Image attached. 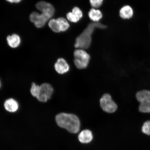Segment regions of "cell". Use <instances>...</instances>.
<instances>
[{
  "mask_svg": "<svg viewBox=\"0 0 150 150\" xmlns=\"http://www.w3.org/2000/svg\"><path fill=\"white\" fill-rule=\"evenodd\" d=\"M55 119L58 126L69 132L76 134L79 132L80 122L77 116L74 114L62 112L56 116Z\"/></svg>",
  "mask_w": 150,
  "mask_h": 150,
  "instance_id": "6da1fadb",
  "label": "cell"
},
{
  "mask_svg": "<svg viewBox=\"0 0 150 150\" xmlns=\"http://www.w3.org/2000/svg\"><path fill=\"white\" fill-rule=\"evenodd\" d=\"M106 26L99 22H92L90 23L83 32L77 38L75 47L78 49H87L91 45V35L96 28L105 29Z\"/></svg>",
  "mask_w": 150,
  "mask_h": 150,
  "instance_id": "7a4b0ae2",
  "label": "cell"
},
{
  "mask_svg": "<svg viewBox=\"0 0 150 150\" xmlns=\"http://www.w3.org/2000/svg\"><path fill=\"white\" fill-rule=\"evenodd\" d=\"M53 91L52 86L47 83H43L39 86L33 83L30 89L31 95L42 102H46L50 99Z\"/></svg>",
  "mask_w": 150,
  "mask_h": 150,
  "instance_id": "3957f363",
  "label": "cell"
},
{
  "mask_svg": "<svg viewBox=\"0 0 150 150\" xmlns=\"http://www.w3.org/2000/svg\"><path fill=\"white\" fill-rule=\"evenodd\" d=\"M74 62L78 69H86L88 65L91 57L85 50L82 49H78L74 52Z\"/></svg>",
  "mask_w": 150,
  "mask_h": 150,
  "instance_id": "277c9868",
  "label": "cell"
},
{
  "mask_svg": "<svg viewBox=\"0 0 150 150\" xmlns=\"http://www.w3.org/2000/svg\"><path fill=\"white\" fill-rule=\"evenodd\" d=\"M100 103L101 108L108 113H113L117 109V105L108 94H105L100 99Z\"/></svg>",
  "mask_w": 150,
  "mask_h": 150,
  "instance_id": "5b68a950",
  "label": "cell"
},
{
  "mask_svg": "<svg viewBox=\"0 0 150 150\" xmlns=\"http://www.w3.org/2000/svg\"><path fill=\"white\" fill-rule=\"evenodd\" d=\"M37 8L41 13L50 19L55 13V9L51 4L45 1H40L36 5Z\"/></svg>",
  "mask_w": 150,
  "mask_h": 150,
  "instance_id": "8992f818",
  "label": "cell"
},
{
  "mask_svg": "<svg viewBox=\"0 0 150 150\" xmlns=\"http://www.w3.org/2000/svg\"><path fill=\"white\" fill-rule=\"evenodd\" d=\"M30 20L37 28L44 27L47 21L49 20L44 15L37 12H33L30 15Z\"/></svg>",
  "mask_w": 150,
  "mask_h": 150,
  "instance_id": "52a82bcc",
  "label": "cell"
},
{
  "mask_svg": "<svg viewBox=\"0 0 150 150\" xmlns=\"http://www.w3.org/2000/svg\"><path fill=\"white\" fill-rule=\"evenodd\" d=\"M55 70L58 74H62L68 72L70 67L66 61L63 58L58 59L54 65Z\"/></svg>",
  "mask_w": 150,
  "mask_h": 150,
  "instance_id": "ba28073f",
  "label": "cell"
},
{
  "mask_svg": "<svg viewBox=\"0 0 150 150\" xmlns=\"http://www.w3.org/2000/svg\"><path fill=\"white\" fill-rule=\"evenodd\" d=\"M92 132L88 129H85L81 132L78 135V139L81 143L88 144L91 142L93 139Z\"/></svg>",
  "mask_w": 150,
  "mask_h": 150,
  "instance_id": "9c48e42d",
  "label": "cell"
},
{
  "mask_svg": "<svg viewBox=\"0 0 150 150\" xmlns=\"http://www.w3.org/2000/svg\"><path fill=\"white\" fill-rule=\"evenodd\" d=\"M119 14L120 17L123 19H130L134 16V9L130 6L125 5L120 10Z\"/></svg>",
  "mask_w": 150,
  "mask_h": 150,
  "instance_id": "30bf717a",
  "label": "cell"
},
{
  "mask_svg": "<svg viewBox=\"0 0 150 150\" xmlns=\"http://www.w3.org/2000/svg\"><path fill=\"white\" fill-rule=\"evenodd\" d=\"M4 106L7 111L11 112H16L19 107L18 102L13 98L7 99L4 103Z\"/></svg>",
  "mask_w": 150,
  "mask_h": 150,
  "instance_id": "8fae6325",
  "label": "cell"
},
{
  "mask_svg": "<svg viewBox=\"0 0 150 150\" xmlns=\"http://www.w3.org/2000/svg\"><path fill=\"white\" fill-rule=\"evenodd\" d=\"M6 40L8 45L12 48L18 47L21 42V39L19 35L16 34L8 35L7 38Z\"/></svg>",
  "mask_w": 150,
  "mask_h": 150,
  "instance_id": "7c38bea8",
  "label": "cell"
},
{
  "mask_svg": "<svg viewBox=\"0 0 150 150\" xmlns=\"http://www.w3.org/2000/svg\"><path fill=\"white\" fill-rule=\"evenodd\" d=\"M137 100L140 103H144L150 104V91L143 90L137 93Z\"/></svg>",
  "mask_w": 150,
  "mask_h": 150,
  "instance_id": "4fadbf2b",
  "label": "cell"
},
{
  "mask_svg": "<svg viewBox=\"0 0 150 150\" xmlns=\"http://www.w3.org/2000/svg\"><path fill=\"white\" fill-rule=\"evenodd\" d=\"M88 16L90 19L93 22H98L103 17V14L101 11L94 8L90 10Z\"/></svg>",
  "mask_w": 150,
  "mask_h": 150,
  "instance_id": "5bb4252c",
  "label": "cell"
},
{
  "mask_svg": "<svg viewBox=\"0 0 150 150\" xmlns=\"http://www.w3.org/2000/svg\"><path fill=\"white\" fill-rule=\"evenodd\" d=\"M56 19L59 24L61 32L66 31L69 29L70 24L66 19L63 18H59Z\"/></svg>",
  "mask_w": 150,
  "mask_h": 150,
  "instance_id": "9a60e30c",
  "label": "cell"
},
{
  "mask_svg": "<svg viewBox=\"0 0 150 150\" xmlns=\"http://www.w3.org/2000/svg\"><path fill=\"white\" fill-rule=\"evenodd\" d=\"M48 25L54 32L59 33L61 32L57 19H52L50 20L49 22Z\"/></svg>",
  "mask_w": 150,
  "mask_h": 150,
  "instance_id": "2e32d148",
  "label": "cell"
},
{
  "mask_svg": "<svg viewBox=\"0 0 150 150\" xmlns=\"http://www.w3.org/2000/svg\"><path fill=\"white\" fill-rule=\"evenodd\" d=\"M139 110L140 112L143 113H150V104L140 103Z\"/></svg>",
  "mask_w": 150,
  "mask_h": 150,
  "instance_id": "e0dca14e",
  "label": "cell"
},
{
  "mask_svg": "<svg viewBox=\"0 0 150 150\" xmlns=\"http://www.w3.org/2000/svg\"><path fill=\"white\" fill-rule=\"evenodd\" d=\"M142 130L144 134L150 136V121H148L144 123Z\"/></svg>",
  "mask_w": 150,
  "mask_h": 150,
  "instance_id": "ac0fdd59",
  "label": "cell"
},
{
  "mask_svg": "<svg viewBox=\"0 0 150 150\" xmlns=\"http://www.w3.org/2000/svg\"><path fill=\"white\" fill-rule=\"evenodd\" d=\"M72 12L79 20L83 17V13L80 8L77 7H74L72 9Z\"/></svg>",
  "mask_w": 150,
  "mask_h": 150,
  "instance_id": "d6986e66",
  "label": "cell"
},
{
  "mask_svg": "<svg viewBox=\"0 0 150 150\" xmlns=\"http://www.w3.org/2000/svg\"><path fill=\"white\" fill-rule=\"evenodd\" d=\"M67 16V19L73 23H76L80 20L72 12L68 13Z\"/></svg>",
  "mask_w": 150,
  "mask_h": 150,
  "instance_id": "ffe728a7",
  "label": "cell"
},
{
  "mask_svg": "<svg viewBox=\"0 0 150 150\" xmlns=\"http://www.w3.org/2000/svg\"><path fill=\"white\" fill-rule=\"evenodd\" d=\"M104 0H90V4L94 8H98L102 5Z\"/></svg>",
  "mask_w": 150,
  "mask_h": 150,
  "instance_id": "44dd1931",
  "label": "cell"
},
{
  "mask_svg": "<svg viewBox=\"0 0 150 150\" xmlns=\"http://www.w3.org/2000/svg\"><path fill=\"white\" fill-rule=\"evenodd\" d=\"M8 2L10 3H20L22 0H6Z\"/></svg>",
  "mask_w": 150,
  "mask_h": 150,
  "instance_id": "7402d4cb",
  "label": "cell"
},
{
  "mask_svg": "<svg viewBox=\"0 0 150 150\" xmlns=\"http://www.w3.org/2000/svg\"><path fill=\"white\" fill-rule=\"evenodd\" d=\"M1 80H0V88H1Z\"/></svg>",
  "mask_w": 150,
  "mask_h": 150,
  "instance_id": "603a6c76",
  "label": "cell"
}]
</instances>
